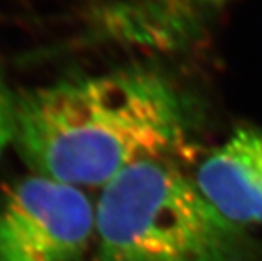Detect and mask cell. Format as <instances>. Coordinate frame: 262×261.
Wrapping results in <instances>:
<instances>
[{
	"label": "cell",
	"instance_id": "6da1fadb",
	"mask_svg": "<svg viewBox=\"0 0 262 261\" xmlns=\"http://www.w3.org/2000/svg\"><path fill=\"white\" fill-rule=\"evenodd\" d=\"M184 134L178 94L148 71H113L16 96L13 144L22 159L77 187H104L135 162L166 157Z\"/></svg>",
	"mask_w": 262,
	"mask_h": 261
},
{
	"label": "cell",
	"instance_id": "7a4b0ae2",
	"mask_svg": "<svg viewBox=\"0 0 262 261\" xmlns=\"http://www.w3.org/2000/svg\"><path fill=\"white\" fill-rule=\"evenodd\" d=\"M94 241L98 261H262L245 228L168 157L135 162L102 187Z\"/></svg>",
	"mask_w": 262,
	"mask_h": 261
},
{
	"label": "cell",
	"instance_id": "3957f363",
	"mask_svg": "<svg viewBox=\"0 0 262 261\" xmlns=\"http://www.w3.org/2000/svg\"><path fill=\"white\" fill-rule=\"evenodd\" d=\"M94 236L96 206L82 187L36 173L0 200V261H80Z\"/></svg>",
	"mask_w": 262,
	"mask_h": 261
},
{
	"label": "cell",
	"instance_id": "277c9868",
	"mask_svg": "<svg viewBox=\"0 0 262 261\" xmlns=\"http://www.w3.org/2000/svg\"><path fill=\"white\" fill-rule=\"evenodd\" d=\"M193 181L231 224H262V129L237 128L200 164Z\"/></svg>",
	"mask_w": 262,
	"mask_h": 261
},
{
	"label": "cell",
	"instance_id": "5b68a950",
	"mask_svg": "<svg viewBox=\"0 0 262 261\" xmlns=\"http://www.w3.org/2000/svg\"><path fill=\"white\" fill-rule=\"evenodd\" d=\"M14 106L16 96L0 79V156L14 138Z\"/></svg>",
	"mask_w": 262,
	"mask_h": 261
},
{
	"label": "cell",
	"instance_id": "8992f818",
	"mask_svg": "<svg viewBox=\"0 0 262 261\" xmlns=\"http://www.w3.org/2000/svg\"><path fill=\"white\" fill-rule=\"evenodd\" d=\"M171 2V0H168ZM181 4H198V5H204V7H209V5H222L228 0H178Z\"/></svg>",
	"mask_w": 262,
	"mask_h": 261
}]
</instances>
